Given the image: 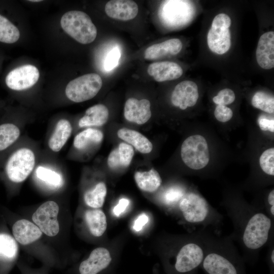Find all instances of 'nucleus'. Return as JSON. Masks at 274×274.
I'll return each instance as SVG.
<instances>
[{
    "label": "nucleus",
    "mask_w": 274,
    "mask_h": 274,
    "mask_svg": "<svg viewBox=\"0 0 274 274\" xmlns=\"http://www.w3.org/2000/svg\"><path fill=\"white\" fill-rule=\"evenodd\" d=\"M196 271H197V270H196ZM196 271H193V272H190V273H187V274H197Z\"/></svg>",
    "instance_id": "nucleus-42"
},
{
    "label": "nucleus",
    "mask_w": 274,
    "mask_h": 274,
    "mask_svg": "<svg viewBox=\"0 0 274 274\" xmlns=\"http://www.w3.org/2000/svg\"><path fill=\"white\" fill-rule=\"evenodd\" d=\"M179 208L184 220L194 225H215L221 220L220 214L212 209L205 198L195 192L184 195L180 200Z\"/></svg>",
    "instance_id": "nucleus-3"
},
{
    "label": "nucleus",
    "mask_w": 274,
    "mask_h": 274,
    "mask_svg": "<svg viewBox=\"0 0 274 274\" xmlns=\"http://www.w3.org/2000/svg\"><path fill=\"white\" fill-rule=\"evenodd\" d=\"M226 210L234 229L230 236L241 245L245 262L255 264L260 250L271 239L273 220L260 209L231 207Z\"/></svg>",
    "instance_id": "nucleus-1"
},
{
    "label": "nucleus",
    "mask_w": 274,
    "mask_h": 274,
    "mask_svg": "<svg viewBox=\"0 0 274 274\" xmlns=\"http://www.w3.org/2000/svg\"><path fill=\"white\" fill-rule=\"evenodd\" d=\"M134 178L141 190L149 192L157 190L162 182L159 173L154 168L147 172H136L134 174Z\"/></svg>",
    "instance_id": "nucleus-25"
},
{
    "label": "nucleus",
    "mask_w": 274,
    "mask_h": 274,
    "mask_svg": "<svg viewBox=\"0 0 274 274\" xmlns=\"http://www.w3.org/2000/svg\"><path fill=\"white\" fill-rule=\"evenodd\" d=\"M147 72L156 81L161 82L180 78L183 74V69L176 62L165 61L150 64Z\"/></svg>",
    "instance_id": "nucleus-17"
},
{
    "label": "nucleus",
    "mask_w": 274,
    "mask_h": 274,
    "mask_svg": "<svg viewBox=\"0 0 274 274\" xmlns=\"http://www.w3.org/2000/svg\"><path fill=\"white\" fill-rule=\"evenodd\" d=\"M106 14L114 19L127 21L134 18L138 13V6L130 0H112L105 5Z\"/></svg>",
    "instance_id": "nucleus-16"
},
{
    "label": "nucleus",
    "mask_w": 274,
    "mask_h": 274,
    "mask_svg": "<svg viewBox=\"0 0 274 274\" xmlns=\"http://www.w3.org/2000/svg\"><path fill=\"white\" fill-rule=\"evenodd\" d=\"M121 56L119 48L116 46L108 53L104 61V68L106 71H110L115 68Z\"/></svg>",
    "instance_id": "nucleus-35"
},
{
    "label": "nucleus",
    "mask_w": 274,
    "mask_h": 274,
    "mask_svg": "<svg viewBox=\"0 0 274 274\" xmlns=\"http://www.w3.org/2000/svg\"><path fill=\"white\" fill-rule=\"evenodd\" d=\"M188 2L186 1H164L159 10L160 19L169 25L182 24L186 21L187 12H190Z\"/></svg>",
    "instance_id": "nucleus-12"
},
{
    "label": "nucleus",
    "mask_w": 274,
    "mask_h": 274,
    "mask_svg": "<svg viewBox=\"0 0 274 274\" xmlns=\"http://www.w3.org/2000/svg\"><path fill=\"white\" fill-rule=\"evenodd\" d=\"M181 189L177 187L169 188L164 193L163 200L168 205L173 204L180 200L184 195Z\"/></svg>",
    "instance_id": "nucleus-36"
},
{
    "label": "nucleus",
    "mask_w": 274,
    "mask_h": 274,
    "mask_svg": "<svg viewBox=\"0 0 274 274\" xmlns=\"http://www.w3.org/2000/svg\"><path fill=\"white\" fill-rule=\"evenodd\" d=\"M133 155V147L128 144L122 142L109 155L108 165L112 169L127 167L130 164Z\"/></svg>",
    "instance_id": "nucleus-22"
},
{
    "label": "nucleus",
    "mask_w": 274,
    "mask_h": 274,
    "mask_svg": "<svg viewBox=\"0 0 274 274\" xmlns=\"http://www.w3.org/2000/svg\"><path fill=\"white\" fill-rule=\"evenodd\" d=\"M235 99V95L233 91L229 88H225L220 90L213 98V101L217 105L226 106L232 103Z\"/></svg>",
    "instance_id": "nucleus-34"
},
{
    "label": "nucleus",
    "mask_w": 274,
    "mask_h": 274,
    "mask_svg": "<svg viewBox=\"0 0 274 274\" xmlns=\"http://www.w3.org/2000/svg\"><path fill=\"white\" fill-rule=\"evenodd\" d=\"M84 217L89 231L93 236L98 237L104 234L107 229V222L106 216L101 210H88L85 212Z\"/></svg>",
    "instance_id": "nucleus-27"
},
{
    "label": "nucleus",
    "mask_w": 274,
    "mask_h": 274,
    "mask_svg": "<svg viewBox=\"0 0 274 274\" xmlns=\"http://www.w3.org/2000/svg\"><path fill=\"white\" fill-rule=\"evenodd\" d=\"M12 229L15 240L24 245L37 241L42 234V232L36 224L26 219L16 221Z\"/></svg>",
    "instance_id": "nucleus-19"
},
{
    "label": "nucleus",
    "mask_w": 274,
    "mask_h": 274,
    "mask_svg": "<svg viewBox=\"0 0 274 274\" xmlns=\"http://www.w3.org/2000/svg\"><path fill=\"white\" fill-rule=\"evenodd\" d=\"M59 206L54 201H47L42 204L32 216V220L42 232L54 236L59 231L57 220Z\"/></svg>",
    "instance_id": "nucleus-9"
},
{
    "label": "nucleus",
    "mask_w": 274,
    "mask_h": 274,
    "mask_svg": "<svg viewBox=\"0 0 274 274\" xmlns=\"http://www.w3.org/2000/svg\"><path fill=\"white\" fill-rule=\"evenodd\" d=\"M18 251L15 239L8 233L0 232V263L12 262L17 256Z\"/></svg>",
    "instance_id": "nucleus-28"
},
{
    "label": "nucleus",
    "mask_w": 274,
    "mask_h": 274,
    "mask_svg": "<svg viewBox=\"0 0 274 274\" xmlns=\"http://www.w3.org/2000/svg\"><path fill=\"white\" fill-rule=\"evenodd\" d=\"M20 133V129L16 123L10 121L0 123V156L2 161L6 152L18 140Z\"/></svg>",
    "instance_id": "nucleus-23"
},
{
    "label": "nucleus",
    "mask_w": 274,
    "mask_h": 274,
    "mask_svg": "<svg viewBox=\"0 0 274 274\" xmlns=\"http://www.w3.org/2000/svg\"><path fill=\"white\" fill-rule=\"evenodd\" d=\"M149 219L148 216L145 214H141L135 220L133 228L136 231H140L143 226L147 223Z\"/></svg>",
    "instance_id": "nucleus-40"
},
{
    "label": "nucleus",
    "mask_w": 274,
    "mask_h": 274,
    "mask_svg": "<svg viewBox=\"0 0 274 274\" xmlns=\"http://www.w3.org/2000/svg\"><path fill=\"white\" fill-rule=\"evenodd\" d=\"M72 129V124L68 120H59L49 139L48 145L49 149L54 152L60 151L70 138Z\"/></svg>",
    "instance_id": "nucleus-21"
},
{
    "label": "nucleus",
    "mask_w": 274,
    "mask_h": 274,
    "mask_svg": "<svg viewBox=\"0 0 274 274\" xmlns=\"http://www.w3.org/2000/svg\"><path fill=\"white\" fill-rule=\"evenodd\" d=\"M60 25L67 35L81 44H90L97 36L96 27L90 17L81 11L65 13L61 18Z\"/></svg>",
    "instance_id": "nucleus-5"
},
{
    "label": "nucleus",
    "mask_w": 274,
    "mask_h": 274,
    "mask_svg": "<svg viewBox=\"0 0 274 274\" xmlns=\"http://www.w3.org/2000/svg\"><path fill=\"white\" fill-rule=\"evenodd\" d=\"M258 125L260 128L263 131H269L274 132V120L268 119L265 117H259L258 119Z\"/></svg>",
    "instance_id": "nucleus-38"
},
{
    "label": "nucleus",
    "mask_w": 274,
    "mask_h": 274,
    "mask_svg": "<svg viewBox=\"0 0 274 274\" xmlns=\"http://www.w3.org/2000/svg\"><path fill=\"white\" fill-rule=\"evenodd\" d=\"M107 187L104 182L97 183L95 187L87 190L84 195L85 203L93 209L101 207L107 194Z\"/></svg>",
    "instance_id": "nucleus-29"
},
{
    "label": "nucleus",
    "mask_w": 274,
    "mask_h": 274,
    "mask_svg": "<svg viewBox=\"0 0 274 274\" xmlns=\"http://www.w3.org/2000/svg\"><path fill=\"white\" fill-rule=\"evenodd\" d=\"M259 164L262 170L266 174L274 176V148L265 150L259 158Z\"/></svg>",
    "instance_id": "nucleus-33"
},
{
    "label": "nucleus",
    "mask_w": 274,
    "mask_h": 274,
    "mask_svg": "<svg viewBox=\"0 0 274 274\" xmlns=\"http://www.w3.org/2000/svg\"><path fill=\"white\" fill-rule=\"evenodd\" d=\"M231 24L230 17L220 13L214 18L207 35V44L210 50L218 54H223L231 46V33L229 29Z\"/></svg>",
    "instance_id": "nucleus-8"
},
{
    "label": "nucleus",
    "mask_w": 274,
    "mask_h": 274,
    "mask_svg": "<svg viewBox=\"0 0 274 274\" xmlns=\"http://www.w3.org/2000/svg\"><path fill=\"white\" fill-rule=\"evenodd\" d=\"M111 260L110 253L107 249L97 248L91 252L88 259L81 262L79 271L80 274H97L106 268Z\"/></svg>",
    "instance_id": "nucleus-14"
},
{
    "label": "nucleus",
    "mask_w": 274,
    "mask_h": 274,
    "mask_svg": "<svg viewBox=\"0 0 274 274\" xmlns=\"http://www.w3.org/2000/svg\"><path fill=\"white\" fill-rule=\"evenodd\" d=\"M102 85V79L99 75L87 74L71 81L65 88V92L70 100L81 102L93 98Z\"/></svg>",
    "instance_id": "nucleus-7"
},
{
    "label": "nucleus",
    "mask_w": 274,
    "mask_h": 274,
    "mask_svg": "<svg viewBox=\"0 0 274 274\" xmlns=\"http://www.w3.org/2000/svg\"><path fill=\"white\" fill-rule=\"evenodd\" d=\"M252 105L265 112L272 114L274 112V97L265 92L258 91L252 98Z\"/></svg>",
    "instance_id": "nucleus-32"
},
{
    "label": "nucleus",
    "mask_w": 274,
    "mask_h": 274,
    "mask_svg": "<svg viewBox=\"0 0 274 274\" xmlns=\"http://www.w3.org/2000/svg\"><path fill=\"white\" fill-rule=\"evenodd\" d=\"M256 58L262 68L269 70L274 67V32H266L260 37L256 51Z\"/></svg>",
    "instance_id": "nucleus-15"
},
{
    "label": "nucleus",
    "mask_w": 274,
    "mask_h": 274,
    "mask_svg": "<svg viewBox=\"0 0 274 274\" xmlns=\"http://www.w3.org/2000/svg\"><path fill=\"white\" fill-rule=\"evenodd\" d=\"M3 162V174L13 183L23 182L29 176L36 164L33 151L26 147L18 148L6 156Z\"/></svg>",
    "instance_id": "nucleus-4"
},
{
    "label": "nucleus",
    "mask_w": 274,
    "mask_h": 274,
    "mask_svg": "<svg viewBox=\"0 0 274 274\" xmlns=\"http://www.w3.org/2000/svg\"><path fill=\"white\" fill-rule=\"evenodd\" d=\"M29 2H41V1H39V0H33V1H29Z\"/></svg>",
    "instance_id": "nucleus-41"
},
{
    "label": "nucleus",
    "mask_w": 274,
    "mask_h": 274,
    "mask_svg": "<svg viewBox=\"0 0 274 274\" xmlns=\"http://www.w3.org/2000/svg\"><path fill=\"white\" fill-rule=\"evenodd\" d=\"M109 116L107 107L102 104H97L88 109L84 115L80 119V127H100L105 124Z\"/></svg>",
    "instance_id": "nucleus-20"
},
{
    "label": "nucleus",
    "mask_w": 274,
    "mask_h": 274,
    "mask_svg": "<svg viewBox=\"0 0 274 274\" xmlns=\"http://www.w3.org/2000/svg\"><path fill=\"white\" fill-rule=\"evenodd\" d=\"M199 97L197 84L190 80H185L178 84L171 96L173 105L181 110L194 106Z\"/></svg>",
    "instance_id": "nucleus-11"
},
{
    "label": "nucleus",
    "mask_w": 274,
    "mask_h": 274,
    "mask_svg": "<svg viewBox=\"0 0 274 274\" xmlns=\"http://www.w3.org/2000/svg\"><path fill=\"white\" fill-rule=\"evenodd\" d=\"M204 254L200 268L206 274H246L245 261L230 236L220 237L201 231Z\"/></svg>",
    "instance_id": "nucleus-2"
},
{
    "label": "nucleus",
    "mask_w": 274,
    "mask_h": 274,
    "mask_svg": "<svg viewBox=\"0 0 274 274\" xmlns=\"http://www.w3.org/2000/svg\"><path fill=\"white\" fill-rule=\"evenodd\" d=\"M20 37V32L6 17L0 14V42L12 44L17 42Z\"/></svg>",
    "instance_id": "nucleus-30"
},
{
    "label": "nucleus",
    "mask_w": 274,
    "mask_h": 274,
    "mask_svg": "<svg viewBox=\"0 0 274 274\" xmlns=\"http://www.w3.org/2000/svg\"><path fill=\"white\" fill-rule=\"evenodd\" d=\"M117 135L141 153H149L153 149L152 143L145 135L136 130L122 128L118 130Z\"/></svg>",
    "instance_id": "nucleus-24"
},
{
    "label": "nucleus",
    "mask_w": 274,
    "mask_h": 274,
    "mask_svg": "<svg viewBox=\"0 0 274 274\" xmlns=\"http://www.w3.org/2000/svg\"><path fill=\"white\" fill-rule=\"evenodd\" d=\"M150 106V102L147 99L139 100L133 97L129 98L124 105V117L129 122L143 124L151 117Z\"/></svg>",
    "instance_id": "nucleus-13"
},
{
    "label": "nucleus",
    "mask_w": 274,
    "mask_h": 274,
    "mask_svg": "<svg viewBox=\"0 0 274 274\" xmlns=\"http://www.w3.org/2000/svg\"><path fill=\"white\" fill-rule=\"evenodd\" d=\"M104 134L99 129L89 127L78 133L74 138V147L79 150H84L102 141Z\"/></svg>",
    "instance_id": "nucleus-26"
},
{
    "label": "nucleus",
    "mask_w": 274,
    "mask_h": 274,
    "mask_svg": "<svg viewBox=\"0 0 274 274\" xmlns=\"http://www.w3.org/2000/svg\"><path fill=\"white\" fill-rule=\"evenodd\" d=\"M36 175L38 179L52 188H58L63 184L62 178L59 173L44 166L37 168Z\"/></svg>",
    "instance_id": "nucleus-31"
},
{
    "label": "nucleus",
    "mask_w": 274,
    "mask_h": 274,
    "mask_svg": "<svg viewBox=\"0 0 274 274\" xmlns=\"http://www.w3.org/2000/svg\"><path fill=\"white\" fill-rule=\"evenodd\" d=\"M39 77V71L35 66L26 64L10 71L6 77L5 82L10 89L21 91L33 86L38 82Z\"/></svg>",
    "instance_id": "nucleus-10"
},
{
    "label": "nucleus",
    "mask_w": 274,
    "mask_h": 274,
    "mask_svg": "<svg viewBox=\"0 0 274 274\" xmlns=\"http://www.w3.org/2000/svg\"><path fill=\"white\" fill-rule=\"evenodd\" d=\"M182 47L180 39H168L148 47L145 51L144 58L146 60H153L176 55L181 51Z\"/></svg>",
    "instance_id": "nucleus-18"
},
{
    "label": "nucleus",
    "mask_w": 274,
    "mask_h": 274,
    "mask_svg": "<svg viewBox=\"0 0 274 274\" xmlns=\"http://www.w3.org/2000/svg\"><path fill=\"white\" fill-rule=\"evenodd\" d=\"M214 115L219 121L226 122L231 119L233 112L230 108L226 106L217 105L215 109Z\"/></svg>",
    "instance_id": "nucleus-37"
},
{
    "label": "nucleus",
    "mask_w": 274,
    "mask_h": 274,
    "mask_svg": "<svg viewBox=\"0 0 274 274\" xmlns=\"http://www.w3.org/2000/svg\"><path fill=\"white\" fill-rule=\"evenodd\" d=\"M129 203L128 199L124 198L120 199L118 204L113 209L114 214L117 217L119 216L126 209Z\"/></svg>",
    "instance_id": "nucleus-39"
},
{
    "label": "nucleus",
    "mask_w": 274,
    "mask_h": 274,
    "mask_svg": "<svg viewBox=\"0 0 274 274\" xmlns=\"http://www.w3.org/2000/svg\"><path fill=\"white\" fill-rule=\"evenodd\" d=\"M181 156L183 162L190 168L198 170L206 166L210 156L204 136L195 134L188 137L181 146Z\"/></svg>",
    "instance_id": "nucleus-6"
}]
</instances>
